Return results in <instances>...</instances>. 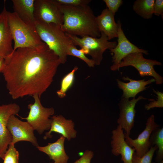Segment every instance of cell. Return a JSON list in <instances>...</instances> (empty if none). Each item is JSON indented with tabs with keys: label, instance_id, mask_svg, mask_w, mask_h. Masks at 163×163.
<instances>
[{
	"label": "cell",
	"instance_id": "cell-20",
	"mask_svg": "<svg viewBox=\"0 0 163 163\" xmlns=\"http://www.w3.org/2000/svg\"><path fill=\"white\" fill-rule=\"evenodd\" d=\"M35 0H12L14 12L26 24L35 27L36 21L34 15Z\"/></svg>",
	"mask_w": 163,
	"mask_h": 163
},
{
	"label": "cell",
	"instance_id": "cell-1",
	"mask_svg": "<svg viewBox=\"0 0 163 163\" xmlns=\"http://www.w3.org/2000/svg\"><path fill=\"white\" fill-rule=\"evenodd\" d=\"M4 59L1 72L13 99L35 94L40 98L52 84L61 64L46 44L39 48H18Z\"/></svg>",
	"mask_w": 163,
	"mask_h": 163
},
{
	"label": "cell",
	"instance_id": "cell-34",
	"mask_svg": "<svg viewBox=\"0 0 163 163\" xmlns=\"http://www.w3.org/2000/svg\"><path fill=\"white\" fill-rule=\"evenodd\" d=\"M53 163H55L54 162Z\"/></svg>",
	"mask_w": 163,
	"mask_h": 163
},
{
	"label": "cell",
	"instance_id": "cell-6",
	"mask_svg": "<svg viewBox=\"0 0 163 163\" xmlns=\"http://www.w3.org/2000/svg\"><path fill=\"white\" fill-rule=\"evenodd\" d=\"M33 97L34 102L28 105L30 110L28 116L26 117L21 118L26 120L34 130L41 134L45 130H50L52 120L49 118L54 114V110L52 107H44L37 94L34 95Z\"/></svg>",
	"mask_w": 163,
	"mask_h": 163
},
{
	"label": "cell",
	"instance_id": "cell-28",
	"mask_svg": "<svg viewBox=\"0 0 163 163\" xmlns=\"http://www.w3.org/2000/svg\"><path fill=\"white\" fill-rule=\"evenodd\" d=\"M153 92L157 95V98L156 100L152 99L151 101V102L145 105V109L147 110L154 107H163V93L158 91H155L154 89H153Z\"/></svg>",
	"mask_w": 163,
	"mask_h": 163
},
{
	"label": "cell",
	"instance_id": "cell-30",
	"mask_svg": "<svg viewBox=\"0 0 163 163\" xmlns=\"http://www.w3.org/2000/svg\"><path fill=\"white\" fill-rule=\"evenodd\" d=\"M94 155L92 151L87 150L80 158L72 163H90Z\"/></svg>",
	"mask_w": 163,
	"mask_h": 163
},
{
	"label": "cell",
	"instance_id": "cell-22",
	"mask_svg": "<svg viewBox=\"0 0 163 163\" xmlns=\"http://www.w3.org/2000/svg\"><path fill=\"white\" fill-rule=\"evenodd\" d=\"M151 147L156 145L157 152L155 158L157 162L163 159V128H158L152 133L149 139Z\"/></svg>",
	"mask_w": 163,
	"mask_h": 163
},
{
	"label": "cell",
	"instance_id": "cell-25",
	"mask_svg": "<svg viewBox=\"0 0 163 163\" xmlns=\"http://www.w3.org/2000/svg\"><path fill=\"white\" fill-rule=\"evenodd\" d=\"M19 157V153L14 145L11 144L4 155L3 163H18Z\"/></svg>",
	"mask_w": 163,
	"mask_h": 163
},
{
	"label": "cell",
	"instance_id": "cell-9",
	"mask_svg": "<svg viewBox=\"0 0 163 163\" xmlns=\"http://www.w3.org/2000/svg\"><path fill=\"white\" fill-rule=\"evenodd\" d=\"M118 31L117 43L116 47L110 50L112 55L113 64L110 67L112 71L118 70V66L122 59L127 55L133 53H141L148 54V51L139 49L130 42L125 36L121 27L120 21H117Z\"/></svg>",
	"mask_w": 163,
	"mask_h": 163
},
{
	"label": "cell",
	"instance_id": "cell-4",
	"mask_svg": "<svg viewBox=\"0 0 163 163\" xmlns=\"http://www.w3.org/2000/svg\"><path fill=\"white\" fill-rule=\"evenodd\" d=\"M7 18L14 42L13 51L19 48H39L45 44L41 40L35 27L24 23L14 12L8 11Z\"/></svg>",
	"mask_w": 163,
	"mask_h": 163
},
{
	"label": "cell",
	"instance_id": "cell-10",
	"mask_svg": "<svg viewBox=\"0 0 163 163\" xmlns=\"http://www.w3.org/2000/svg\"><path fill=\"white\" fill-rule=\"evenodd\" d=\"M20 109L19 106L15 103L0 105V158L3 160L12 139L7 128L8 119L12 115H18Z\"/></svg>",
	"mask_w": 163,
	"mask_h": 163
},
{
	"label": "cell",
	"instance_id": "cell-3",
	"mask_svg": "<svg viewBox=\"0 0 163 163\" xmlns=\"http://www.w3.org/2000/svg\"><path fill=\"white\" fill-rule=\"evenodd\" d=\"M35 27L41 40L58 56L61 64H64L68 51L74 44L61 26L36 21Z\"/></svg>",
	"mask_w": 163,
	"mask_h": 163
},
{
	"label": "cell",
	"instance_id": "cell-11",
	"mask_svg": "<svg viewBox=\"0 0 163 163\" xmlns=\"http://www.w3.org/2000/svg\"><path fill=\"white\" fill-rule=\"evenodd\" d=\"M160 126L155 122L154 116L151 115L147 120L145 129L136 139H133L124 133L125 140L129 146L134 149L137 156L142 157L151 147L149 139L152 132Z\"/></svg>",
	"mask_w": 163,
	"mask_h": 163
},
{
	"label": "cell",
	"instance_id": "cell-26",
	"mask_svg": "<svg viewBox=\"0 0 163 163\" xmlns=\"http://www.w3.org/2000/svg\"><path fill=\"white\" fill-rule=\"evenodd\" d=\"M157 150L156 145L150 147L149 151L142 156H137L134 152L132 158V163H152L155 152Z\"/></svg>",
	"mask_w": 163,
	"mask_h": 163
},
{
	"label": "cell",
	"instance_id": "cell-14",
	"mask_svg": "<svg viewBox=\"0 0 163 163\" xmlns=\"http://www.w3.org/2000/svg\"><path fill=\"white\" fill-rule=\"evenodd\" d=\"M123 131L119 125L112 130L111 141V152L116 156L120 155L121 160L123 163H132V157L135 150L126 142Z\"/></svg>",
	"mask_w": 163,
	"mask_h": 163
},
{
	"label": "cell",
	"instance_id": "cell-32",
	"mask_svg": "<svg viewBox=\"0 0 163 163\" xmlns=\"http://www.w3.org/2000/svg\"><path fill=\"white\" fill-rule=\"evenodd\" d=\"M4 58L0 56V73L1 72L4 63Z\"/></svg>",
	"mask_w": 163,
	"mask_h": 163
},
{
	"label": "cell",
	"instance_id": "cell-21",
	"mask_svg": "<svg viewBox=\"0 0 163 163\" xmlns=\"http://www.w3.org/2000/svg\"><path fill=\"white\" fill-rule=\"evenodd\" d=\"M154 0H137L133 5L135 12L143 18L149 19L153 14Z\"/></svg>",
	"mask_w": 163,
	"mask_h": 163
},
{
	"label": "cell",
	"instance_id": "cell-7",
	"mask_svg": "<svg viewBox=\"0 0 163 163\" xmlns=\"http://www.w3.org/2000/svg\"><path fill=\"white\" fill-rule=\"evenodd\" d=\"M118 66L120 68L128 66L134 67L138 71L141 77L150 76L153 77L157 85H161L163 83V77L155 70V65L161 66L162 63L155 60L146 59L141 53L130 54L123 59Z\"/></svg>",
	"mask_w": 163,
	"mask_h": 163
},
{
	"label": "cell",
	"instance_id": "cell-12",
	"mask_svg": "<svg viewBox=\"0 0 163 163\" xmlns=\"http://www.w3.org/2000/svg\"><path fill=\"white\" fill-rule=\"evenodd\" d=\"M7 128L12 136L11 144L14 145L20 141H26L36 147L39 146L34 134V130L27 121H22L12 115L8 119Z\"/></svg>",
	"mask_w": 163,
	"mask_h": 163
},
{
	"label": "cell",
	"instance_id": "cell-27",
	"mask_svg": "<svg viewBox=\"0 0 163 163\" xmlns=\"http://www.w3.org/2000/svg\"><path fill=\"white\" fill-rule=\"evenodd\" d=\"M59 5L74 7H84L88 5L90 0H55Z\"/></svg>",
	"mask_w": 163,
	"mask_h": 163
},
{
	"label": "cell",
	"instance_id": "cell-18",
	"mask_svg": "<svg viewBox=\"0 0 163 163\" xmlns=\"http://www.w3.org/2000/svg\"><path fill=\"white\" fill-rule=\"evenodd\" d=\"M114 15L106 8L96 18L99 31L104 33L109 40L117 37L118 24L115 21Z\"/></svg>",
	"mask_w": 163,
	"mask_h": 163
},
{
	"label": "cell",
	"instance_id": "cell-33",
	"mask_svg": "<svg viewBox=\"0 0 163 163\" xmlns=\"http://www.w3.org/2000/svg\"><path fill=\"white\" fill-rule=\"evenodd\" d=\"M152 163H163V160H162L160 162H158L157 163H155V162H153Z\"/></svg>",
	"mask_w": 163,
	"mask_h": 163
},
{
	"label": "cell",
	"instance_id": "cell-19",
	"mask_svg": "<svg viewBox=\"0 0 163 163\" xmlns=\"http://www.w3.org/2000/svg\"><path fill=\"white\" fill-rule=\"evenodd\" d=\"M66 138L62 135L56 142L49 143L44 146L37 148L40 152L47 154L55 163H67L69 157L66 154L64 146Z\"/></svg>",
	"mask_w": 163,
	"mask_h": 163
},
{
	"label": "cell",
	"instance_id": "cell-8",
	"mask_svg": "<svg viewBox=\"0 0 163 163\" xmlns=\"http://www.w3.org/2000/svg\"><path fill=\"white\" fill-rule=\"evenodd\" d=\"M34 15L36 21L62 26L63 14L55 0H35Z\"/></svg>",
	"mask_w": 163,
	"mask_h": 163
},
{
	"label": "cell",
	"instance_id": "cell-13",
	"mask_svg": "<svg viewBox=\"0 0 163 163\" xmlns=\"http://www.w3.org/2000/svg\"><path fill=\"white\" fill-rule=\"evenodd\" d=\"M147 99L142 96H140L136 99L133 98L131 100L122 97L120 101L118 104L119 117L117 120V123L124 130V133L127 135H130L134 126L136 104L141 100Z\"/></svg>",
	"mask_w": 163,
	"mask_h": 163
},
{
	"label": "cell",
	"instance_id": "cell-24",
	"mask_svg": "<svg viewBox=\"0 0 163 163\" xmlns=\"http://www.w3.org/2000/svg\"><path fill=\"white\" fill-rule=\"evenodd\" d=\"M67 55L73 56L81 59L90 67L94 66V62L91 59H89L86 56L82 49H78L74 45L70 48L67 53Z\"/></svg>",
	"mask_w": 163,
	"mask_h": 163
},
{
	"label": "cell",
	"instance_id": "cell-16",
	"mask_svg": "<svg viewBox=\"0 0 163 163\" xmlns=\"http://www.w3.org/2000/svg\"><path fill=\"white\" fill-rule=\"evenodd\" d=\"M5 6L0 13V56L5 58L13 52V38L8 21Z\"/></svg>",
	"mask_w": 163,
	"mask_h": 163
},
{
	"label": "cell",
	"instance_id": "cell-2",
	"mask_svg": "<svg viewBox=\"0 0 163 163\" xmlns=\"http://www.w3.org/2000/svg\"><path fill=\"white\" fill-rule=\"evenodd\" d=\"M60 5L63 14V23L61 27L65 33L81 37H100L96 17L89 6L74 7Z\"/></svg>",
	"mask_w": 163,
	"mask_h": 163
},
{
	"label": "cell",
	"instance_id": "cell-15",
	"mask_svg": "<svg viewBox=\"0 0 163 163\" xmlns=\"http://www.w3.org/2000/svg\"><path fill=\"white\" fill-rule=\"evenodd\" d=\"M51 120L50 128L45 133L43 137L44 139L52 138L51 134L53 132L60 134L68 141L76 137L77 132L74 129L75 124L72 120L67 119L61 115L53 116Z\"/></svg>",
	"mask_w": 163,
	"mask_h": 163
},
{
	"label": "cell",
	"instance_id": "cell-23",
	"mask_svg": "<svg viewBox=\"0 0 163 163\" xmlns=\"http://www.w3.org/2000/svg\"><path fill=\"white\" fill-rule=\"evenodd\" d=\"M78 69L77 66H75L62 79L60 89L56 92L58 96L60 98H62L65 97L66 92L72 85L74 81L75 73Z\"/></svg>",
	"mask_w": 163,
	"mask_h": 163
},
{
	"label": "cell",
	"instance_id": "cell-17",
	"mask_svg": "<svg viewBox=\"0 0 163 163\" xmlns=\"http://www.w3.org/2000/svg\"><path fill=\"white\" fill-rule=\"evenodd\" d=\"M122 79L124 81H129V82H124L117 79V86L123 92L122 97L128 99L131 97L135 98L138 93L148 88V87H146V85L155 82L153 78L147 81H145L144 79L134 80L127 76H123Z\"/></svg>",
	"mask_w": 163,
	"mask_h": 163
},
{
	"label": "cell",
	"instance_id": "cell-5",
	"mask_svg": "<svg viewBox=\"0 0 163 163\" xmlns=\"http://www.w3.org/2000/svg\"><path fill=\"white\" fill-rule=\"evenodd\" d=\"M98 38L90 36L83 37L72 35L66 33L73 44L80 47L84 50L85 54H88L91 57L95 65H99L103 59V54L107 50H110L116 46V41L111 42L102 32Z\"/></svg>",
	"mask_w": 163,
	"mask_h": 163
},
{
	"label": "cell",
	"instance_id": "cell-29",
	"mask_svg": "<svg viewBox=\"0 0 163 163\" xmlns=\"http://www.w3.org/2000/svg\"><path fill=\"white\" fill-rule=\"evenodd\" d=\"M107 8L114 15L120 7L123 4L122 0H104Z\"/></svg>",
	"mask_w": 163,
	"mask_h": 163
},
{
	"label": "cell",
	"instance_id": "cell-31",
	"mask_svg": "<svg viewBox=\"0 0 163 163\" xmlns=\"http://www.w3.org/2000/svg\"><path fill=\"white\" fill-rule=\"evenodd\" d=\"M153 14L158 16H163V0H156L153 6Z\"/></svg>",
	"mask_w": 163,
	"mask_h": 163
}]
</instances>
